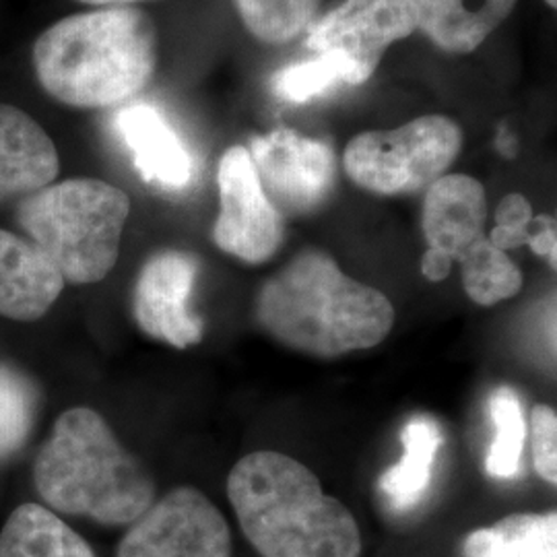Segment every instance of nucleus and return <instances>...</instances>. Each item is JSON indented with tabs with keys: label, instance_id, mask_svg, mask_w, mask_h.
Returning <instances> with one entry per match:
<instances>
[{
	"label": "nucleus",
	"instance_id": "f257e3e1",
	"mask_svg": "<svg viewBox=\"0 0 557 557\" xmlns=\"http://www.w3.org/2000/svg\"><path fill=\"white\" fill-rule=\"evenodd\" d=\"M158 27L133 4L98 7L50 25L34 44V71L54 100L85 110L139 96L158 69Z\"/></svg>",
	"mask_w": 557,
	"mask_h": 557
},
{
	"label": "nucleus",
	"instance_id": "f03ea898",
	"mask_svg": "<svg viewBox=\"0 0 557 557\" xmlns=\"http://www.w3.org/2000/svg\"><path fill=\"white\" fill-rule=\"evenodd\" d=\"M260 326L289 349L338 358L376 347L395 326V306L376 287L341 271L322 250H304L264 281Z\"/></svg>",
	"mask_w": 557,
	"mask_h": 557
},
{
	"label": "nucleus",
	"instance_id": "7ed1b4c3",
	"mask_svg": "<svg viewBox=\"0 0 557 557\" xmlns=\"http://www.w3.org/2000/svg\"><path fill=\"white\" fill-rule=\"evenodd\" d=\"M227 496L262 557H361L356 518L296 458L275 450L239 458Z\"/></svg>",
	"mask_w": 557,
	"mask_h": 557
},
{
	"label": "nucleus",
	"instance_id": "20e7f679",
	"mask_svg": "<svg viewBox=\"0 0 557 557\" xmlns=\"http://www.w3.org/2000/svg\"><path fill=\"white\" fill-rule=\"evenodd\" d=\"M34 483L52 510L101 524H133L156 502L149 471L87 407L57 419L34 462Z\"/></svg>",
	"mask_w": 557,
	"mask_h": 557
},
{
	"label": "nucleus",
	"instance_id": "39448f33",
	"mask_svg": "<svg viewBox=\"0 0 557 557\" xmlns=\"http://www.w3.org/2000/svg\"><path fill=\"white\" fill-rule=\"evenodd\" d=\"M128 215V195L98 178L52 182L17 205L21 230L71 285L110 275Z\"/></svg>",
	"mask_w": 557,
	"mask_h": 557
},
{
	"label": "nucleus",
	"instance_id": "423d86ee",
	"mask_svg": "<svg viewBox=\"0 0 557 557\" xmlns=\"http://www.w3.org/2000/svg\"><path fill=\"white\" fill-rule=\"evenodd\" d=\"M462 131L448 116L428 114L393 131H370L349 140L343 165L359 188L384 195L428 190L455 163Z\"/></svg>",
	"mask_w": 557,
	"mask_h": 557
},
{
	"label": "nucleus",
	"instance_id": "0eeeda50",
	"mask_svg": "<svg viewBox=\"0 0 557 557\" xmlns=\"http://www.w3.org/2000/svg\"><path fill=\"white\" fill-rule=\"evenodd\" d=\"M116 557H232V531L195 487H176L137 518Z\"/></svg>",
	"mask_w": 557,
	"mask_h": 557
},
{
	"label": "nucleus",
	"instance_id": "6e6552de",
	"mask_svg": "<svg viewBox=\"0 0 557 557\" xmlns=\"http://www.w3.org/2000/svg\"><path fill=\"white\" fill-rule=\"evenodd\" d=\"M248 156L264 195L283 218L314 213L333 195L337 158L324 140L275 128L250 139Z\"/></svg>",
	"mask_w": 557,
	"mask_h": 557
},
{
	"label": "nucleus",
	"instance_id": "1a4fd4ad",
	"mask_svg": "<svg viewBox=\"0 0 557 557\" xmlns=\"http://www.w3.org/2000/svg\"><path fill=\"white\" fill-rule=\"evenodd\" d=\"M220 215L213 239L225 255L262 264L273 259L285 239V218L264 195L248 149L230 147L218 168Z\"/></svg>",
	"mask_w": 557,
	"mask_h": 557
},
{
	"label": "nucleus",
	"instance_id": "9d476101",
	"mask_svg": "<svg viewBox=\"0 0 557 557\" xmlns=\"http://www.w3.org/2000/svg\"><path fill=\"white\" fill-rule=\"evenodd\" d=\"M413 32L418 20L411 0H345L310 25L308 48L345 54L354 62L359 83H366L388 46Z\"/></svg>",
	"mask_w": 557,
	"mask_h": 557
},
{
	"label": "nucleus",
	"instance_id": "9b49d317",
	"mask_svg": "<svg viewBox=\"0 0 557 557\" xmlns=\"http://www.w3.org/2000/svg\"><path fill=\"white\" fill-rule=\"evenodd\" d=\"M197 275L199 260L180 250H163L145 262L133 299L143 333L176 349L200 343L202 322L190 312Z\"/></svg>",
	"mask_w": 557,
	"mask_h": 557
},
{
	"label": "nucleus",
	"instance_id": "f8f14e48",
	"mask_svg": "<svg viewBox=\"0 0 557 557\" xmlns=\"http://www.w3.org/2000/svg\"><path fill=\"white\" fill-rule=\"evenodd\" d=\"M487 199L479 180L444 174L423 199L421 227L430 250L457 262L460 255L485 236Z\"/></svg>",
	"mask_w": 557,
	"mask_h": 557
},
{
	"label": "nucleus",
	"instance_id": "ddd939ff",
	"mask_svg": "<svg viewBox=\"0 0 557 557\" xmlns=\"http://www.w3.org/2000/svg\"><path fill=\"white\" fill-rule=\"evenodd\" d=\"M114 124L145 182L165 190H182L193 182V156L158 108L149 103L126 106Z\"/></svg>",
	"mask_w": 557,
	"mask_h": 557
},
{
	"label": "nucleus",
	"instance_id": "4468645a",
	"mask_svg": "<svg viewBox=\"0 0 557 557\" xmlns=\"http://www.w3.org/2000/svg\"><path fill=\"white\" fill-rule=\"evenodd\" d=\"M54 140L21 108L0 103V205L25 199L59 178Z\"/></svg>",
	"mask_w": 557,
	"mask_h": 557
},
{
	"label": "nucleus",
	"instance_id": "2eb2a0df",
	"mask_svg": "<svg viewBox=\"0 0 557 557\" xmlns=\"http://www.w3.org/2000/svg\"><path fill=\"white\" fill-rule=\"evenodd\" d=\"M64 278L40 248L0 230V317L34 322L54 306Z\"/></svg>",
	"mask_w": 557,
	"mask_h": 557
},
{
	"label": "nucleus",
	"instance_id": "dca6fc26",
	"mask_svg": "<svg viewBox=\"0 0 557 557\" xmlns=\"http://www.w3.org/2000/svg\"><path fill=\"white\" fill-rule=\"evenodd\" d=\"M518 0H411L418 32L450 54L475 52L504 21Z\"/></svg>",
	"mask_w": 557,
	"mask_h": 557
},
{
	"label": "nucleus",
	"instance_id": "f3484780",
	"mask_svg": "<svg viewBox=\"0 0 557 557\" xmlns=\"http://www.w3.org/2000/svg\"><path fill=\"white\" fill-rule=\"evenodd\" d=\"M400 442L403 457L380 478V490L393 510L407 512L418 506L432 485L442 432L434 419L419 416L403 428Z\"/></svg>",
	"mask_w": 557,
	"mask_h": 557
},
{
	"label": "nucleus",
	"instance_id": "a211bd4d",
	"mask_svg": "<svg viewBox=\"0 0 557 557\" xmlns=\"http://www.w3.org/2000/svg\"><path fill=\"white\" fill-rule=\"evenodd\" d=\"M0 557H96V554L52 510L40 504H23L0 531Z\"/></svg>",
	"mask_w": 557,
	"mask_h": 557
},
{
	"label": "nucleus",
	"instance_id": "6ab92c4d",
	"mask_svg": "<svg viewBox=\"0 0 557 557\" xmlns=\"http://www.w3.org/2000/svg\"><path fill=\"white\" fill-rule=\"evenodd\" d=\"M465 557H557L556 512L510 515L473 531L462 547Z\"/></svg>",
	"mask_w": 557,
	"mask_h": 557
},
{
	"label": "nucleus",
	"instance_id": "aec40b11",
	"mask_svg": "<svg viewBox=\"0 0 557 557\" xmlns=\"http://www.w3.org/2000/svg\"><path fill=\"white\" fill-rule=\"evenodd\" d=\"M465 294L479 306H496L515 298L522 289V273L517 262L496 248L487 236L469 246L460 259Z\"/></svg>",
	"mask_w": 557,
	"mask_h": 557
},
{
	"label": "nucleus",
	"instance_id": "412c9836",
	"mask_svg": "<svg viewBox=\"0 0 557 557\" xmlns=\"http://www.w3.org/2000/svg\"><path fill=\"white\" fill-rule=\"evenodd\" d=\"M319 57L283 66L271 79L278 100L308 103L329 96L338 85H361L354 62L341 52H317Z\"/></svg>",
	"mask_w": 557,
	"mask_h": 557
},
{
	"label": "nucleus",
	"instance_id": "4be33fe9",
	"mask_svg": "<svg viewBox=\"0 0 557 557\" xmlns=\"http://www.w3.org/2000/svg\"><path fill=\"white\" fill-rule=\"evenodd\" d=\"M246 29L264 44H285L319 20L320 0H234Z\"/></svg>",
	"mask_w": 557,
	"mask_h": 557
},
{
	"label": "nucleus",
	"instance_id": "5701e85b",
	"mask_svg": "<svg viewBox=\"0 0 557 557\" xmlns=\"http://www.w3.org/2000/svg\"><path fill=\"white\" fill-rule=\"evenodd\" d=\"M490 413L496 425V438L485 458V471L490 478H517L527 442V421L517 393L506 386L494 391Z\"/></svg>",
	"mask_w": 557,
	"mask_h": 557
},
{
	"label": "nucleus",
	"instance_id": "b1692460",
	"mask_svg": "<svg viewBox=\"0 0 557 557\" xmlns=\"http://www.w3.org/2000/svg\"><path fill=\"white\" fill-rule=\"evenodd\" d=\"M36 416V393L29 380L0 363V458L20 450Z\"/></svg>",
	"mask_w": 557,
	"mask_h": 557
},
{
	"label": "nucleus",
	"instance_id": "393cba45",
	"mask_svg": "<svg viewBox=\"0 0 557 557\" xmlns=\"http://www.w3.org/2000/svg\"><path fill=\"white\" fill-rule=\"evenodd\" d=\"M527 438L531 444L533 465L539 478L552 485L557 481V416L549 405H537L531 411Z\"/></svg>",
	"mask_w": 557,
	"mask_h": 557
},
{
	"label": "nucleus",
	"instance_id": "a878e982",
	"mask_svg": "<svg viewBox=\"0 0 557 557\" xmlns=\"http://www.w3.org/2000/svg\"><path fill=\"white\" fill-rule=\"evenodd\" d=\"M533 221V207L522 195H506L496 209V227L524 230Z\"/></svg>",
	"mask_w": 557,
	"mask_h": 557
},
{
	"label": "nucleus",
	"instance_id": "bb28decb",
	"mask_svg": "<svg viewBox=\"0 0 557 557\" xmlns=\"http://www.w3.org/2000/svg\"><path fill=\"white\" fill-rule=\"evenodd\" d=\"M531 250L543 257V259L549 260L552 267H556L557 262V236H556V221L547 215H541V218H533L531 223V239L529 244Z\"/></svg>",
	"mask_w": 557,
	"mask_h": 557
},
{
	"label": "nucleus",
	"instance_id": "cd10ccee",
	"mask_svg": "<svg viewBox=\"0 0 557 557\" xmlns=\"http://www.w3.org/2000/svg\"><path fill=\"white\" fill-rule=\"evenodd\" d=\"M453 264H455L453 260L446 259L444 255H438V252L428 248V252L421 259V273H423V277L440 283V281H444L450 275Z\"/></svg>",
	"mask_w": 557,
	"mask_h": 557
},
{
	"label": "nucleus",
	"instance_id": "c85d7f7f",
	"mask_svg": "<svg viewBox=\"0 0 557 557\" xmlns=\"http://www.w3.org/2000/svg\"><path fill=\"white\" fill-rule=\"evenodd\" d=\"M85 4H94V7H120V4H131V2H139V0H79Z\"/></svg>",
	"mask_w": 557,
	"mask_h": 557
},
{
	"label": "nucleus",
	"instance_id": "c756f323",
	"mask_svg": "<svg viewBox=\"0 0 557 557\" xmlns=\"http://www.w3.org/2000/svg\"><path fill=\"white\" fill-rule=\"evenodd\" d=\"M545 2H547L552 9H556L557 7V0H545Z\"/></svg>",
	"mask_w": 557,
	"mask_h": 557
}]
</instances>
